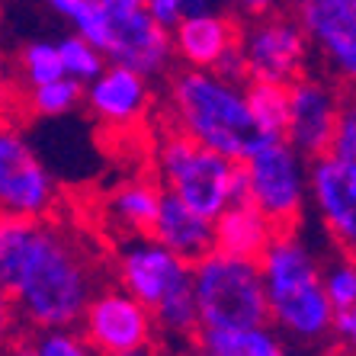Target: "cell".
<instances>
[{
	"mask_svg": "<svg viewBox=\"0 0 356 356\" xmlns=\"http://www.w3.org/2000/svg\"><path fill=\"white\" fill-rule=\"evenodd\" d=\"M321 286H324V296H327L334 312L353 305L356 302V257L353 254H340L331 264H324Z\"/></svg>",
	"mask_w": 356,
	"mask_h": 356,
	"instance_id": "obj_26",
	"label": "cell"
},
{
	"mask_svg": "<svg viewBox=\"0 0 356 356\" xmlns=\"http://www.w3.org/2000/svg\"><path fill=\"white\" fill-rule=\"evenodd\" d=\"M81 334L99 356H119L154 343V318L122 286H97L81 315Z\"/></svg>",
	"mask_w": 356,
	"mask_h": 356,
	"instance_id": "obj_10",
	"label": "cell"
},
{
	"mask_svg": "<svg viewBox=\"0 0 356 356\" xmlns=\"http://www.w3.org/2000/svg\"><path fill=\"white\" fill-rule=\"evenodd\" d=\"M199 334H232L270 324L257 260L209 250L193 264Z\"/></svg>",
	"mask_w": 356,
	"mask_h": 356,
	"instance_id": "obj_6",
	"label": "cell"
},
{
	"mask_svg": "<svg viewBox=\"0 0 356 356\" xmlns=\"http://www.w3.org/2000/svg\"><path fill=\"white\" fill-rule=\"evenodd\" d=\"M164 125L234 161L257 138L244 103V83L202 67L167 71Z\"/></svg>",
	"mask_w": 356,
	"mask_h": 356,
	"instance_id": "obj_3",
	"label": "cell"
},
{
	"mask_svg": "<svg viewBox=\"0 0 356 356\" xmlns=\"http://www.w3.org/2000/svg\"><path fill=\"white\" fill-rule=\"evenodd\" d=\"M331 337L337 340V350L347 356H356V302L347 308L334 312V324H331Z\"/></svg>",
	"mask_w": 356,
	"mask_h": 356,
	"instance_id": "obj_29",
	"label": "cell"
},
{
	"mask_svg": "<svg viewBox=\"0 0 356 356\" xmlns=\"http://www.w3.org/2000/svg\"><path fill=\"white\" fill-rule=\"evenodd\" d=\"M58 180L42 164L13 119L0 122V212L49 218L58 209Z\"/></svg>",
	"mask_w": 356,
	"mask_h": 356,
	"instance_id": "obj_9",
	"label": "cell"
},
{
	"mask_svg": "<svg viewBox=\"0 0 356 356\" xmlns=\"http://www.w3.org/2000/svg\"><path fill=\"white\" fill-rule=\"evenodd\" d=\"M148 234L186 264H196L212 250V218L199 216L196 209L164 190H161V202Z\"/></svg>",
	"mask_w": 356,
	"mask_h": 356,
	"instance_id": "obj_17",
	"label": "cell"
},
{
	"mask_svg": "<svg viewBox=\"0 0 356 356\" xmlns=\"http://www.w3.org/2000/svg\"><path fill=\"white\" fill-rule=\"evenodd\" d=\"M289 7L331 77L356 90V0H289Z\"/></svg>",
	"mask_w": 356,
	"mask_h": 356,
	"instance_id": "obj_13",
	"label": "cell"
},
{
	"mask_svg": "<svg viewBox=\"0 0 356 356\" xmlns=\"http://www.w3.org/2000/svg\"><path fill=\"white\" fill-rule=\"evenodd\" d=\"M238 164L250 206H257L276 232L298 228L308 209V158L282 135H257Z\"/></svg>",
	"mask_w": 356,
	"mask_h": 356,
	"instance_id": "obj_7",
	"label": "cell"
},
{
	"mask_svg": "<svg viewBox=\"0 0 356 356\" xmlns=\"http://www.w3.org/2000/svg\"><path fill=\"white\" fill-rule=\"evenodd\" d=\"M0 356H39L33 347V340H26V337H13L10 343H3L0 347Z\"/></svg>",
	"mask_w": 356,
	"mask_h": 356,
	"instance_id": "obj_34",
	"label": "cell"
},
{
	"mask_svg": "<svg viewBox=\"0 0 356 356\" xmlns=\"http://www.w3.org/2000/svg\"><path fill=\"white\" fill-rule=\"evenodd\" d=\"M151 177L164 193H174L206 218H216L222 209L244 199L238 161L202 148L170 125H164L151 141Z\"/></svg>",
	"mask_w": 356,
	"mask_h": 356,
	"instance_id": "obj_5",
	"label": "cell"
},
{
	"mask_svg": "<svg viewBox=\"0 0 356 356\" xmlns=\"http://www.w3.org/2000/svg\"><path fill=\"white\" fill-rule=\"evenodd\" d=\"M318 356H347V353H340V350H327V353H318Z\"/></svg>",
	"mask_w": 356,
	"mask_h": 356,
	"instance_id": "obj_39",
	"label": "cell"
},
{
	"mask_svg": "<svg viewBox=\"0 0 356 356\" xmlns=\"http://www.w3.org/2000/svg\"><path fill=\"white\" fill-rule=\"evenodd\" d=\"M238 35L241 19L222 7L206 13H186L170 29L174 61L180 67H202V71H218L232 81H244Z\"/></svg>",
	"mask_w": 356,
	"mask_h": 356,
	"instance_id": "obj_12",
	"label": "cell"
},
{
	"mask_svg": "<svg viewBox=\"0 0 356 356\" xmlns=\"http://www.w3.org/2000/svg\"><path fill=\"white\" fill-rule=\"evenodd\" d=\"M45 7L58 19H65L74 35L93 42V45L103 51L106 33H109V7L106 3H99V0H45Z\"/></svg>",
	"mask_w": 356,
	"mask_h": 356,
	"instance_id": "obj_24",
	"label": "cell"
},
{
	"mask_svg": "<svg viewBox=\"0 0 356 356\" xmlns=\"http://www.w3.org/2000/svg\"><path fill=\"white\" fill-rule=\"evenodd\" d=\"M222 7H228V13L244 23V19H257L266 13H276V10H286L289 0H222Z\"/></svg>",
	"mask_w": 356,
	"mask_h": 356,
	"instance_id": "obj_30",
	"label": "cell"
},
{
	"mask_svg": "<svg viewBox=\"0 0 356 356\" xmlns=\"http://www.w3.org/2000/svg\"><path fill=\"white\" fill-rule=\"evenodd\" d=\"M81 106H87L103 132H132L151 116L154 87L132 67L106 61V67L90 83H83Z\"/></svg>",
	"mask_w": 356,
	"mask_h": 356,
	"instance_id": "obj_16",
	"label": "cell"
},
{
	"mask_svg": "<svg viewBox=\"0 0 356 356\" xmlns=\"http://www.w3.org/2000/svg\"><path fill=\"white\" fill-rule=\"evenodd\" d=\"M99 3H106V7H119V3H141V0H99Z\"/></svg>",
	"mask_w": 356,
	"mask_h": 356,
	"instance_id": "obj_38",
	"label": "cell"
},
{
	"mask_svg": "<svg viewBox=\"0 0 356 356\" xmlns=\"http://www.w3.org/2000/svg\"><path fill=\"white\" fill-rule=\"evenodd\" d=\"M113 273L116 286H122L151 312L158 331L177 340L199 337L193 264L170 254L151 234H135V238H119Z\"/></svg>",
	"mask_w": 356,
	"mask_h": 356,
	"instance_id": "obj_4",
	"label": "cell"
},
{
	"mask_svg": "<svg viewBox=\"0 0 356 356\" xmlns=\"http://www.w3.org/2000/svg\"><path fill=\"white\" fill-rule=\"evenodd\" d=\"M10 71H13V81H17L19 90H29V87H39V83L65 77L61 58H58V45L49 39H33V42H26V45H19Z\"/></svg>",
	"mask_w": 356,
	"mask_h": 356,
	"instance_id": "obj_23",
	"label": "cell"
},
{
	"mask_svg": "<svg viewBox=\"0 0 356 356\" xmlns=\"http://www.w3.org/2000/svg\"><path fill=\"white\" fill-rule=\"evenodd\" d=\"M103 55L113 65H125L145 74L148 81H158V77H167L174 65L170 29L154 23L141 3L109 7V33Z\"/></svg>",
	"mask_w": 356,
	"mask_h": 356,
	"instance_id": "obj_14",
	"label": "cell"
},
{
	"mask_svg": "<svg viewBox=\"0 0 356 356\" xmlns=\"http://www.w3.org/2000/svg\"><path fill=\"white\" fill-rule=\"evenodd\" d=\"M141 7H145V13H148L154 23L164 26V29H174L183 17L180 0H141Z\"/></svg>",
	"mask_w": 356,
	"mask_h": 356,
	"instance_id": "obj_32",
	"label": "cell"
},
{
	"mask_svg": "<svg viewBox=\"0 0 356 356\" xmlns=\"http://www.w3.org/2000/svg\"><path fill=\"white\" fill-rule=\"evenodd\" d=\"M308 206L343 254L356 257V164L324 151L308 161Z\"/></svg>",
	"mask_w": 356,
	"mask_h": 356,
	"instance_id": "obj_15",
	"label": "cell"
},
{
	"mask_svg": "<svg viewBox=\"0 0 356 356\" xmlns=\"http://www.w3.org/2000/svg\"><path fill=\"white\" fill-rule=\"evenodd\" d=\"M331 151L356 164V90L343 93V106H340V116H337Z\"/></svg>",
	"mask_w": 356,
	"mask_h": 356,
	"instance_id": "obj_28",
	"label": "cell"
},
{
	"mask_svg": "<svg viewBox=\"0 0 356 356\" xmlns=\"http://www.w3.org/2000/svg\"><path fill=\"white\" fill-rule=\"evenodd\" d=\"M17 327L19 321H17V312H13V302H10V296L0 286V347L17 337Z\"/></svg>",
	"mask_w": 356,
	"mask_h": 356,
	"instance_id": "obj_33",
	"label": "cell"
},
{
	"mask_svg": "<svg viewBox=\"0 0 356 356\" xmlns=\"http://www.w3.org/2000/svg\"><path fill=\"white\" fill-rule=\"evenodd\" d=\"M58 58H61V71H65V77H71V81L77 83H90L93 77L106 67V55L93 45V42L81 39V35H61L58 42Z\"/></svg>",
	"mask_w": 356,
	"mask_h": 356,
	"instance_id": "obj_25",
	"label": "cell"
},
{
	"mask_svg": "<svg viewBox=\"0 0 356 356\" xmlns=\"http://www.w3.org/2000/svg\"><path fill=\"white\" fill-rule=\"evenodd\" d=\"M206 347L218 350L225 356H292L289 343L280 334L264 324V327H250V331H232V334H199Z\"/></svg>",
	"mask_w": 356,
	"mask_h": 356,
	"instance_id": "obj_22",
	"label": "cell"
},
{
	"mask_svg": "<svg viewBox=\"0 0 356 356\" xmlns=\"http://www.w3.org/2000/svg\"><path fill=\"white\" fill-rule=\"evenodd\" d=\"M81 99H83V83L71 81V77H58V81L19 90L17 109H23L26 116L35 119H58V116H71L81 106Z\"/></svg>",
	"mask_w": 356,
	"mask_h": 356,
	"instance_id": "obj_21",
	"label": "cell"
},
{
	"mask_svg": "<svg viewBox=\"0 0 356 356\" xmlns=\"http://www.w3.org/2000/svg\"><path fill=\"white\" fill-rule=\"evenodd\" d=\"M343 83H337L327 74H298L289 81V119L282 138L302 158H318L324 151H331L337 116L343 106Z\"/></svg>",
	"mask_w": 356,
	"mask_h": 356,
	"instance_id": "obj_11",
	"label": "cell"
},
{
	"mask_svg": "<svg viewBox=\"0 0 356 356\" xmlns=\"http://www.w3.org/2000/svg\"><path fill=\"white\" fill-rule=\"evenodd\" d=\"M33 347L39 356H99L97 350L87 343L83 334L74 327H49V331H35Z\"/></svg>",
	"mask_w": 356,
	"mask_h": 356,
	"instance_id": "obj_27",
	"label": "cell"
},
{
	"mask_svg": "<svg viewBox=\"0 0 356 356\" xmlns=\"http://www.w3.org/2000/svg\"><path fill=\"white\" fill-rule=\"evenodd\" d=\"M238 55L244 81L289 83L308 71L312 45L298 19L286 10H276V13L241 23Z\"/></svg>",
	"mask_w": 356,
	"mask_h": 356,
	"instance_id": "obj_8",
	"label": "cell"
},
{
	"mask_svg": "<svg viewBox=\"0 0 356 356\" xmlns=\"http://www.w3.org/2000/svg\"><path fill=\"white\" fill-rule=\"evenodd\" d=\"M17 103H19V87H17V81H13L10 61H3V55H0V122L13 119Z\"/></svg>",
	"mask_w": 356,
	"mask_h": 356,
	"instance_id": "obj_31",
	"label": "cell"
},
{
	"mask_svg": "<svg viewBox=\"0 0 356 356\" xmlns=\"http://www.w3.org/2000/svg\"><path fill=\"white\" fill-rule=\"evenodd\" d=\"M257 266L270 327L286 343L318 347L331 337L334 308L321 286V260L296 228L276 232Z\"/></svg>",
	"mask_w": 356,
	"mask_h": 356,
	"instance_id": "obj_2",
	"label": "cell"
},
{
	"mask_svg": "<svg viewBox=\"0 0 356 356\" xmlns=\"http://www.w3.org/2000/svg\"><path fill=\"white\" fill-rule=\"evenodd\" d=\"M0 286L19 324L33 331L74 327L99 286V266L81 234L51 216L0 212Z\"/></svg>",
	"mask_w": 356,
	"mask_h": 356,
	"instance_id": "obj_1",
	"label": "cell"
},
{
	"mask_svg": "<svg viewBox=\"0 0 356 356\" xmlns=\"http://www.w3.org/2000/svg\"><path fill=\"white\" fill-rule=\"evenodd\" d=\"M273 234V222L248 199H238L212 218V250H222L228 257L260 260Z\"/></svg>",
	"mask_w": 356,
	"mask_h": 356,
	"instance_id": "obj_19",
	"label": "cell"
},
{
	"mask_svg": "<svg viewBox=\"0 0 356 356\" xmlns=\"http://www.w3.org/2000/svg\"><path fill=\"white\" fill-rule=\"evenodd\" d=\"M183 356H225V353H218V350L206 347V343H202V340H196V343H193V347L186 350V353H183Z\"/></svg>",
	"mask_w": 356,
	"mask_h": 356,
	"instance_id": "obj_36",
	"label": "cell"
},
{
	"mask_svg": "<svg viewBox=\"0 0 356 356\" xmlns=\"http://www.w3.org/2000/svg\"><path fill=\"white\" fill-rule=\"evenodd\" d=\"M244 103L257 135H282L289 119V83L280 81H248Z\"/></svg>",
	"mask_w": 356,
	"mask_h": 356,
	"instance_id": "obj_20",
	"label": "cell"
},
{
	"mask_svg": "<svg viewBox=\"0 0 356 356\" xmlns=\"http://www.w3.org/2000/svg\"><path fill=\"white\" fill-rule=\"evenodd\" d=\"M161 202V186L154 177H129L119 180L113 190L103 196V225L113 238H135L148 234L154 212Z\"/></svg>",
	"mask_w": 356,
	"mask_h": 356,
	"instance_id": "obj_18",
	"label": "cell"
},
{
	"mask_svg": "<svg viewBox=\"0 0 356 356\" xmlns=\"http://www.w3.org/2000/svg\"><path fill=\"white\" fill-rule=\"evenodd\" d=\"M119 356H158V353H154V343H148V347L129 350V353H119Z\"/></svg>",
	"mask_w": 356,
	"mask_h": 356,
	"instance_id": "obj_37",
	"label": "cell"
},
{
	"mask_svg": "<svg viewBox=\"0 0 356 356\" xmlns=\"http://www.w3.org/2000/svg\"><path fill=\"white\" fill-rule=\"evenodd\" d=\"M183 3V17L186 13H206V10H218L222 0H180Z\"/></svg>",
	"mask_w": 356,
	"mask_h": 356,
	"instance_id": "obj_35",
	"label": "cell"
}]
</instances>
